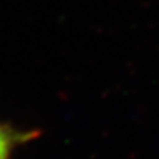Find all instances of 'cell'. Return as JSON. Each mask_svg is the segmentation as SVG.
Segmentation results:
<instances>
[{"label":"cell","instance_id":"6da1fadb","mask_svg":"<svg viewBox=\"0 0 159 159\" xmlns=\"http://www.w3.org/2000/svg\"><path fill=\"white\" fill-rule=\"evenodd\" d=\"M34 131H18L11 125L0 122V159H11L12 152L18 144L34 139Z\"/></svg>","mask_w":159,"mask_h":159}]
</instances>
